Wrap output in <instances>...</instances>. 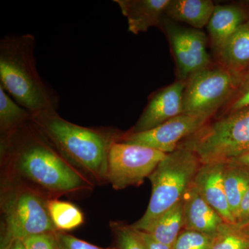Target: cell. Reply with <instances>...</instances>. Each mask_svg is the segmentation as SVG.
<instances>
[{"mask_svg":"<svg viewBox=\"0 0 249 249\" xmlns=\"http://www.w3.org/2000/svg\"><path fill=\"white\" fill-rule=\"evenodd\" d=\"M7 177L20 180L49 199L91 191L93 183L67 162L31 121L1 137Z\"/></svg>","mask_w":249,"mask_h":249,"instance_id":"1","label":"cell"},{"mask_svg":"<svg viewBox=\"0 0 249 249\" xmlns=\"http://www.w3.org/2000/svg\"><path fill=\"white\" fill-rule=\"evenodd\" d=\"M31 121L52 146L93 184L107 182L108 155L120 131L86 127L65 120L56 110L32 114Z\"/></svg>","mask_w":249,"mask_h":249,"instance_id":"2","label":"cell"},{"mask_svg":"<svg viewBox=\"0 0 249 249\" xmlns=\"http://www.w3.org/2000/svg\"><path fill=\"white\" fill-rule=\"evenodd\" d=\"M32 34L8 35L0 40V87L19 106L37 114L56 110L58 95L37 71Z\"/></svg>","mask_w":249,"mask_h":249,"instance_id":"3","label":"cell"},{"mask_svg":"<svg viewBox=\"0 0 249 249\" xmlns=\"http://www.w3.org/2000/svg\"><path fill=\"white\" fill-rule=\"evenodd\" d=\"M1 196V249L16 240L58 231L49 214V198L20 180L6 177Z\"/></svg>","mask_w":249,"mask_h":249,"instance_id":"4","label":"cell"},{"mask_svg":"<svg viewBox=\"0 0 249 249\" xmlns=\"http://www.w3.org/2000/svg\"><path fill=\"white\" fill-rule=\"evenodd\" d=\"M201 165L196 154L188 149L178 148L167 154L149 176L152 194L146 211L130 227L145 231L165 211L182 200Z\"/></svg>","mask_w":249,"mask_h":249,"instance_id":"5","label":"cell"},{"mask_svg":"<svg viewBox=\"0 0 249 249\" xmlns=\"http://www.w3.org/2000/svg\"><path fill=\"white\" fill-rule=\"evenodd\" d=\"M203 163H227L249 152V106L219 116L180 142Z\"/></svg>","mask_w":249,"mask_h":249,"instance_id":"6","label":"cell"},{"mask_svg":"<svg viewBox=\"0 0 249 249\" xmlns=\"http://www.w3.org/2000/svg\"><path fill=\"white\" fill-rule=\"evenodd\" d=\"M238 83L225 69L213 62L186 80L183 114L210 120L229 102Z\"/></svg>","mask_w":249,"mask_h":249,"instance_id":"7","label":"cell"},{"mask_svg":"<svg viewBox=\"0 0 249 249\" xmlns=\"http://www.w3.org/2000/svg\"><path fill=\"white\" fill-rule=\"evenodd\" d=\"M166 155L142 145L114 142L108 155L107 182L116 191L140 186Z\"/></svg>","mask_w":249,"mask_h":249,"instance_id":"8","label":"cell"},{"mask_svg":"<svg viewBox=\"0 0 249 249\" xmlns=\"http://www.w3.org/2000/svg\"><path fill=\"white\" fill-rule=\"evenodd\" d=\"M164 31L178 67V80L186 81L191 75L213 63L207 50V37L202 31L175 24L168 18L162 19Z\"/></svg>","mask_w":249,"mask_h":249,"instance_id":"9","label":"cell"},{"mask_svg":"<svg viewBox=\"0 0 249 249\" xmlns=\"http://www.w3.org/2000/svg\"><path fill=\"white\" fill-rule=\"evenodd\" d=\"M209 121L206 118L182 114L145 132L123 133L118 142L142 145L168 154L177 150L180 142Z\"/></svg>","mask_w":249,"mask_h":249,"instance_id":"10","label":"cell"},{"mask_svg":"<svg viewBox=\"0 0 249 249\" xmlns=\"http://www.w3.org/2000/svg\"><path fill=\"white\" fill-rule=\"evenodd\" d=\"M185 86L186 81L178 80L154 93L137 124L127 132H145L182 114Z\"/></svg>","mask_w":249,"mask_h":249,"instance_id":"11","label":"cell"},{"mask_svg":"<svg viewBox=\"0 0 249 249\" xmlns=\"http://www.w3.org/2000/svg\"><path fill=\"white\" fill-rule=\"evenodd\" d=\"M225 163L223 162L203 163L195 177L193 184L197 188L205 201L225 222L234 226L235 218L231 212L224 189Z\"/></svg>","mask_w":249,"mask_h":249,"instance_id":"12","label":"cell"},{"mask_svg":"<svg viewBox=\"0 0 249 249\" xmlns=\"http://www.w3.org/2000/svg\"><path fill=\"white\" fill-rule=\"evenodd\" d=\"M183 199V230L217 237L227 223L205 201L193 183Z\"/></svg>","mask_w":249,"mask_h":249,"instance_id":"13","label":"cell"},{"mask_svg":"<svg viewBox=\"0 0 249 249\" xmlns=\"http://www.w3.org/2000/svg\"><path fill=\"white\" fill-rule=\"evenodd\" d=\"M170 0H115L127 18L129 32L138 35L160 27Z\"/></svg>","mask_w":249,"mask_h":249,"instance_id":"14","label":"cell"},{"mask_svg":"<svg viewBox=\"0 0 249 249\" xmlns=\"http://www.w3.org/2000/svg\"><path fill=\"white\" fill-rule=\"evenodd\" d=\"M214 53L215 62L240 81L249 70V20Z\"/></svg>","mask_w":249,"mask_h":249,"instance_id":"15","label":"cell"},{"mask_svg":"<svg viewBox=\"0 0 249 249\" xmlns=\"http://www.w3.org/2000/svg\"><path fill=\"white\" fill-rule=\"evenodd\" d=\"M249 20L247 11L235 4L215 6L207 25L211 47L215 52Z\"/></svg>","mask_w":249,"mask_h":249,"instance_id":"16","label":"cell"},{"mask_svg":"<svg viewBox=\"0 0 249 249\" xmlns=\"http://www.w3.org/2000/svg\"><path fill=\"white\" fill-rule=\"evenodd\" d=\"M214 8L215 5L211 0H170L165 16L170 20L201 30L207 27Z\"/></svg>","mask_w":249,"mask_h":249,"instance_id":"17","label":"cell"},{"mask_svg":"<svg viewBox=\"0 0 249 249\" xmlns=\"http://www.w3.org/2000/svg\"><path fill=\"white\" fill-rule=\"evenodd\" d=\"M183 229V199L160 215L145 232L160 243L173 247Z\"/></svg>","mask_w":249,"mask_h":249,"instance_id":"18","label":"cell"},{"mask_svg":"<svg viewBox=\"0 0 249 249\" xmlns=\"http://www.w3.org/2000/svg\"><path fill=\"white\" fill-rule=\"evenodd\" d=\"M224 185L231 212L236 220L241 201L249 187V172L239 165L227 162L224 171Z\"/></svg>","mask_w":249,"mask_h":249,"instance_id":"19","label":"cell"},{"mask_svg":"<svg viewBox=\"0 0 249 249\" xmlns=\"http://www.w3.org/2000/svg\"><path fill=\"white\" fill-rule=\"evenodd\" d=\"M32 114L0 87V133L1 137L13 133L31 120Z\"/></svg>","mask_w":249,"mask_h":249,"instance_id":"20","label":"cell"},{"mask_svg":"<svg viewBox=\"0 0 249 249\" xmlns=\"http://www.w3.org/2000/svg\"><path fill=\"white\" fill-rule=\"evenodd\" d=\"M47 207L54 227L58 231H70L84 223L83 212L71 202L49 199Z\"/></svg>","mask_w":249,"mask_h":249,"instance_id":"21","label":"cell"},{"mask_svg":"<svg viewBox=\"0 0 249 249\" xmlns=\"http://www.w3.org/2000/svg\"><path fill=\"white\" fill-rule=\"evenodd\" d=\"M216 237L193 231L183 230L173 249H212Z\"/></svg>","mask_w":249,"mask_h":249,"instance_id":"22","label":"cell"},{"mask_svg":"<svg viewBox=\"0 0 249 249\" xmlns=\"http://www.w3.org/2000/svg\"><path fill=\"white\" fill-rule=\"evenodd\" d=\"M212 249H249V240L227 224L216 237Z\"/></svg>","mask_w":249,"mask_h":249,"instance_id":"23","label":"cell"},{"mask_svg":"<svg viewBox=\"0 0 249 249\" xmlns=\"http://www.w3.org/2000/svg\"><path fill=\"white\" fill-rule=\"evenodd\" d=\"M110 227L115 236L116 249H145L137 232L130 225L111 222Z\"/></svg>","mask_w":249,"mask_h":249,"instance_id":"24","label":"cell"},{"mask_svg":"<svg viewBox=\"0 0 249 249\" xmlns=\"http://www.w3.org/2000/svg\"><path fill=\"white\" fill-rule=\"evenodd\" d=\"M249 106V70L240 78L235 92L222 109L220 116Z\"/></svg>","mask_w":249,"mask_h":249,"instance_id":"25","label":"cell"},{"mask_svg":"<svg viewBox=\"0 0 249 249\" xmlns=\"http://www.w3.org/2000/svg\"><path fill=\"white\" fill-rule=\"evenodd\" d=\"M56 232H43L29 236L23 240L24 247L26 249H58Z\"/></svg>","mask_w":249,"mask_h":249,"instance_id":"26","label":"cell"},{"mask_svg":"<svg viewBox=\"0 0 249 249\" xmlns=\"http://www.w3.org/2000/svg\"><path fill=\"white\" fill-rule=\"evenodd\" d=\"M55 235H56L58 249H103L97 246L91 245L85 241L75 237L74 236L65 233V232L58 231L55 232Z\"/></svg>","mask_w":249,"mask_h":249,"instance_id":"27","label":"cell"},{"mask_svg":"<svg viewBox=\"0 0 249 249\" xmlns=\"http://www.w3.org/2000/svg\"><path fill=\"white\" fill-rule=\"evenodd\" d=\"M249 225V187L241 201L238 214L233 226L237 230H240Z\"/></svg>","mask_w":249,"mask_h":249,"instance_id":"28","label":"cell"},{"mask_svg":"<svg viewBox=\"0 0 249 249\" xmlns=\"http://www.w3.org/2000/svg\"><path fill=\"white\" fill-rule=\"evenodd\" d=\"M135 231L137 232L145 249H173V247L160 243L158 241L155 240L151 235H149L147 232L137 230H135Z\"/></svg>","mask_w":249,"mask_h":249,"instance_id":"29","label":"cell"},{"mask_svg":"<svg viewBox=\"0 0 249 249\" xmlns=\"http://www.w3.org/2000/svg\"><path fill=\"white\" fill-rule=\"evenodd\" d=\"M228 162H231V163H234V164L239 165V166L242 167L244 169L249 172V152Z\"/></svg>","mask_w":249,"mask_h":249,"instance_id":"30","label":"cell"},{"mask_svg":"<svg viewBox=\"0 0 249 249\" xmlns=\"http://www.w3.org/2000/svg\"><path fill=\"white\" fill-rule=\"evenodd\" d=\"M5 249H26L23 240H16Z\"/></svg>","mask_w":249,"mask_h":249,"instance_id":"31","label":"cell"},{"mask_svg":"<svg viewBox=\"0 0 249 249\" xmlns=\"http://www.w3.org/2000/svg\"><path fill=\"white\" fill-rule=\"evenodd\" d=\"M238 231L240 232L242 235L245 236V237H247V238H248L249 240V225L247 226V227L243 228V229H240V230H239Z\"/></svg>","mask_w":249,"mask_h":249,"instance_id":"32","label":"cell"}]
</instances>
